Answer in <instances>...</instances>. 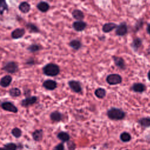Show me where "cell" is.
<instances>
[{
  "label": "cell",
  "instance_id": "obj_10",
  "mask_svg": "<svg viewBox=\"0 0 150 150\" xmlns=\"http://www.w3.org/2000/svg\"><path fill=\"white\" fill-rule=\"evenodd\" d=\"M25 28H17L11 32V36L13 39H19L22 38L25 35Z\"/></svg>",
  "mask_w": 150,
  "mask_h": 150
},
{
  "label": "cell",
  "instance_id": "obj_41",
  "mask_svg": "<svg viewBox=\"0 0 150 150\" xmlns=\"http://www.w3.org/2000/svg\"><path fill=\"white\" fill-rule=\"evenodd\" d=\"M125 150H130V149H125Z\"/></svg>",
  "mask_w": 150,
  "mask_h": 150
},
{
  "label": "cell",
  "instance_id": "obj_24",
  "mask_svg": "<svg viewBox=\"0 0 150 150\" xmlns=\"http://www.w3.org/2000/svg\"><path fill=\"white\" fill-rule=\"evenodd\" d=\"M138 123L143 128H146L150 127V117H142L138 120Z\"/></svg>",
  "mask_w": 150,
  "mask_h": 150
},
{
  "label": "cell",
  "instance_id": "obj_14",
  "mask_svg": "<svg viewBox=\"0 0 150 150\" xmlns=\"http://www.w3.org/2000/svg\"><path fill=\"white\" fill-rule=\"evenodd\" d=\"M36 8L40 12L45 13L50 9V5L46 1H40L37 4Z\"/></svg>",
  "mask_w": 150,
  "mask_h": 150
},
{
  "label": "cell",
  "instance_id": "obj_1",
  "mask_svg": "<svg viewBox=\"0 0 150 150\" xmlns=\"http://www.w3.org/2000/svg\"><path fill=\"white\" fill-rule=\"evenodd\" d=\"M43 73L49 77H55L57 76L60 71L59 66L53 63H49L46 64L42 68Z\"/></svg>",
  "mask_w": 150,
  "mask_h": 150
},
{
  "label": "cell",
  "instance_id": "obj_36",
  "mask_svg": "<svg viewBox=\"0 0 150 150\" xmlns=\"http://www.w3.org/2000/svg\"><path fill=\"white\" fill-rule=\"evenodd\" d=\"M23 95L25 97L31 96V90L30 88H24L23 89Z\"/></svg>",
  "mask_w": 150,
  "mask_h": 150
},
{
  "label": "cell",
  "instance_id": "obj_27",
  "mask_svg": "<svg viewBox=\"0 0 150 150\" xmlns=\"http://www.w3.org/2000/svg\"><path fill=\"white\" fill-rule=\"evenodd\" d=\"M8 93H9V96H11L12 97H18L22 94L21 89H19L18 87L11 88V89H9Z\"/></svg>",
  "mask_w": 150,
  "mask_h": 150
},
{
  "label": "cell",
  "instance_id": "obj_23",
  "mask_svg": "<svg viewBox=\"0 0 150 150\" xmlns=\"http://www.w3.org/2000/svg\"><path fill=\"white\" fill-rule=\"evenodd\" d=\"M57 138L63 143V142H68L69 141H70V137L67 132L64 131H60L57 134Z\"/></svg>",
  "mask_w": 150,
  "mask_h": 150
},
{
  "label": "cell",
  "instance_id": "obj_33",
  "mask_svg": "<svg viewBox=\"0 0 150 150\" xmlns=\"http://www.w3.org/2000/svg\"><path fill=\"white\" fill-rule=\"evenodd\" d=\"M67 146L68 150H75L76 148V144L71 141H69L68 142H67Z\"/></svg>",
  "mask_w": 150,
  "mask_h": 150
},
{
  "label": "cell",
  "instance_id": "obj_25",
  "mask_svg": "<svg viewBox=\"0 0 150 150\" xmlns=\"http://www.w3.org/2000/svg\"><path fill=\"white\" fill-rule=\"evenodd\" d=\"M26 49L30 53H35L40 51L42 49V46L39 44L37 43H32L28 46Z\"/></svg>",
  "mask_w": 150,
  "mask_h": 150
},
{
  "label": "cell",
  "instance_id": "obj_8",
  "mask_svg": "<svg viewBox=\"0 0 150 150\" xmlns=\"http://www.w3.org/2000/svg\"><path fill=\"white\" fill-rule=\"evenodd\" d=\"M68 85L70 89L74 93H79L82 91V87L79 81L71 80L68 81Z\"/></svg>",
  "mask_w": 150,
  "mask_h": 150
},
{
  "label": "cell",
  "instance_id": "obj_15",
  "mask_svg": "<svg viewBox=\"0 0 150 150\" xmlns=\"http://www.w3.org/2000/svg\"><path fill=\"white\" fill-rule=\"evenodd\" d=\"M30 8L31 6L30 4L26 1L21 2L18 6L19 10L23 13H28L29 12Z\"/></svg>",
  "mask_w": 150,
  "mask_h": 150
},
{
  "label": "cell",
  "instance_id": "obj_30",
  "mask_svg": "<svg viewBox=\"0 0 150 150\" xmlns=\"http://www.w3.org/2000/svg\"><path fill=\"white\" fill-rule=\"evenodd\" d=\"M120 139L123 142H128L131 139V135L129 132H122L120 135Z\"/></svg>",
  "mask_w": 150,
  "mask_h": 150
},
{
  "label": "cell",
  "instance_id": "obj_31",
  "mask_svg": "<svg viewBox=\"0 0 150 150\" xmlns=\"http://www.w3.org/2000/svg\"><path fill=\"white\" fill-rule=\"evenodd\" d=\"M11 134L15 138H19L21 137L22 134V131L19 128L15 127L11 130Z\"/></svg>",
  "mask_w": 150,
  "mask_h": 150
},
{
  "label": "cell",
  "instance_id": "obj_3",
  "mask_svg": "<svg viewBox=\"0 0 150 150\" xmlns=\"http://www.w3.org/2000/svg\"><path fill=\"white\" fill-rule=\"evenodd\" d=\"M2 70L9 74H14L19 71V66L14 61H9L3 66Z\"/></svg>",
  "mask_w": 150,
  "mask_h": 150
},
{
  "label": "cell",
  "instance_id": "obj_16",
  "mask_svg": "<svg viewBox=\"0 0 150 150\" xmlns=\"http://www.w3.org/2000/svg\"><path fill=\"white\" fill-rule=\"evenodd\" d=\"M131 89L136 93H143L146 90V86L142 83H135L132 84Z\"/></svg>",
  "mask_w": 150,
  "mask_h": 150
},
{
  "label": "cell",
  "instance_id": "obj_4",
  "mask_svg": "<svg viewBox=\"0 0 150 150\" xmlns=\"http://www.w3.org/2000/svg\"><path fill=\"white\" fill-rule=\"evenodd\" d=\"M122 77L118 74H110L106 77V81L110 85H117L122 82Z\"/></svg>",
  "mask_w": 150,
  "mask_h": 150
},
{
  "label": "cell",
  "instance_id": "obj_12",
  "mask_svg": "<svg viewBox=\"0 0 150 150\" xmlns=\"http://www.w3.org/2000/svg\"><path fill=\"white\" fill-rule=\"evenodd\" d=\"M112 59L114 62L115 64L118 68L123 70L126 69V65H125L124 60L122 57L116 56H113Z\"/></svg>",
  "mask_w": 150,
  "mask_h": 150
},
{
  "label": "cell",
  "instance_id": "obj_17",
  "mask_svg": "<svg viewBox=\"0 0 150 150\" xmlns=\"http://www.w3.org/2000/svg\"><path fill=\"white\" fill-rule=\"evenodd\" d=\"M50 118L53 122H60L63 119V114L59 111H54L50 114Z\"/></svg>",
  "mask_w": 150,
  "mask_h": 150
},
{
  "label": "cell",
  "instance_id": "obj_38",
  "mask_svg": "<svg viewBox=\"0 0 150 150\" xmlns=\"http://www.w3.org/2000/svg\"><path fill=\"white\" fill-rule=\"evenodd\" d=\"M146 31H147V33L150 35V23H148V24L147 25Z\"/></svg>",
  "mask_w": 150,
  "mask_h": 150
},
{
  "label": "cell",
  "instance_id": "obj_13",
  "mask_svg": "<svg viewBox=\"0 0 150 150\" xmlns=\"http://www.w3.org/2000/svg\"><path fill=\"white\" fill-rule=\"evenodd\" d=\"M12 81V77L11 75H5L0 79V86L6 88L9 86Z\"/></svg>",
  "mask_w": 150,
  "mask_h": 150
},
{
  "label": "cell",
  "instance_id": "obj_40",
  "mask_svg": "<svg viewBox=\"0 0 150 150\" xmlns=\"http://www.w3.org/2000/svg\"><path fill=\"white\" fill-rule=\"evenodd\" d=\"M0 150H6L4 147H0Z\"/></svg>",
  "mask_w": 150,
  "mask_h": 150
},
{
  "label": "cell",
  "instance_id": "obj_7",
  "mask_svg": "<svg viewBox=\"0 0 150 150\" xmlns=\"http://www.w3.org/2000/svg\"><path fill=\"white\" fill-rule=\"evenodd\" d=\"M128 32V26L125 22H121L119 25H117L115 29V35L119 36H122L125 35Z\"/></svg>",
  "mask_w": 150,
  "mask_h": 150
},
{
  "label": "cell",
  "instance_id": "obj_18",
  "mask_svg": "<svg viewBox=\"0 0 150 150\" xmlns=\"http://www.w3.org/2000/svg\"><path fill=\"white\" fill-rule=\"evenodd\" d=\"M43 131L42 129H36L32 134V136L33 140L36 142H40V141H42L43 138Z\"/></svg>",
  "mask_w": 150,
  "mask_h": 150
},
{
  "label": "cell",
  "instance_id": "obj_35",
  "mask_svg": "<svg viewBox=\"0 0 150 150\" xmlns=\"http://www.w3.org/2000/svg\"><path fill=\"white\" fill-rule=\"evenodd\" d=\"M54 150H65L64 145L63 142L59 143L54 147Z\"/></svg>",
  "mask_w": 150,
  "mask_h": 150
},
{
  "label": "cell",
  "instance_id": "obj_37",
  "mask_svg": "<svg viewBox=\"0 0 150 150\" xmlns=\"http://www.w3.org/2000/svg\"><path fill=\"white\" fill-rule=\"evenodd\" d=\"M142 23H143V22H142V21L141 20L139 21L138 22L136 23V25H135V29H137V30H139L142 27Z\"/></svg>",
  "mask_w": 150,
  "mask_h": 150
},
{
  "label": "cell",
  "instance_id": "obj_26",
  "mask_svg": "<svg viewBox=\"0 0 150 150\" xmlns=\"http://www.w3.org/2000/svg\"><path fill=\"white\" fill-rule=\"evenodd\" d=\"M69 46L75 50H79L82 44L81 42L78 39H73L69 42Z\"/></svg>",
  "mask_w": 150,
  "mask_h": 150
},
{
  "label": "cell",
  "instance_id": "obj_22",
  "mask_svg": "<svg viewBox=\"0 0 150 150\" xmlns=\"http://www.w3.org/2000/svg\"><path fill=\"white\" fill-rule=\"evenodd\" d=\"M72 16L77 21H83L84 18V13L80 9H74L71 12Z\"/></svg>",
  "mask_w": 150,
  "mask_h": 150
},
{
  "label": "cell",
  "instance_id": "obj_9",
  "mask_svg": "<svg viewBox=\"0 0 150 150\" xmlns=\"http://www.w3.org/2000/svg\"><path fill=\"white\" fill-rule=\"evenodd\" d=\"M42 86L46 90L52 91L57 87V83L56 81L52 79H47L42 83Z\"/></svg>",
  "mask_w": 150,
  "mask_h": 150
},
{
  "label": "cell",
  "instance_id": "obj_42",
  "mask_svg": "<svg viewBox=\"0 0 150 150\" xmlns=\"http://www.w3.org/2000/svg\"></svg>",
  "mask_w": 150,
  "mask_h": 150
},
{
  "label": "cell",
  "instance_id": "obj_2",
  "mask_svg": "<svg viewBox=\"0 0 150 150\" xmlns=\"http://www.w3.org/2000/svg\"><path fill=\"white\" fill-rule=\"evenodd\" d=\"M107 115L110 120L118 121L123 120L125 117L126 113L120 108L112 107L107 111Z\"/></svg>",
  "mask_w": 150,
  "mask_h": 150
},
{
  "label": "cell",
  "instance_id": "obj_28",
  "mask_svg": "<svg viewBox=\"0 0 150 150\" xmlns=\"http://www.w3.org/2000/svg\"><path fill=\"white\" fill-rule=\"evenodd\" d=\"M9 11V6L5 0H0V15H3L5 12Z\"/></svg>",
  "mask_w": 150,
  "mask_h": 150
},
{
  "label": "cell",
  "instance_id": "obj_29",
  "mask_svg": "<svg viewBox=\"0 0 150 150\" xmlns=\"http://www.w3.org/2000/svg\"><path fill=\"white\" fill-rule=\"evenodd\" d=\"M94 94L98 98H103L106 95V91L103 88H97L94 91Z\"/></svg>",
  "mask_w": 150,
  "mask_h": 150
},
{
  "label": "cell",
  "instance_id": "obj_34",
  "mask_svg": "<svg viewBox=\"0 0 150 150\" xmlns=\"http://www.w3.org/2000/svg\"><path fill=\"white\" fill-rule=\"evenodd\" d=\"M25 64L27 66H32L33 65H35L36 63V60L32 58V57H30L29 59H28L26 61H25Z\"/></svg>",
  "mask_w": 150,
  "mask_h": 150
},
{
  "label": "cell",
  "instance_id": "obj_11",
  "mask_svg": "<svg viewBox=\"0 0 150 150\" xmlns=\"http://www.w3.org/2000/svg\"><path fill=\"white\" fill-rule=\"evenodd\" d=\"M72 26L77 32H81L85 29L87 26V23L83 21H76L73 23Z\"/></svg>",
  "mask_w": 150,
  "mask_h": 150
},
{
  "label": "cell",
  "instance_id": "obj_19",
  "mask_svg": "<svg viewBox=\"0 0 150 150\" xmlns=\"http://www.w3.org/2000/svg\"><path fill=\"white\" fill-rule=\"evenodd\" d=\"M26 29L30 33H40V29L35 23L32 22H28L25 25Z\"/></svg>",
  "mask_w": 150,
  "mask_h": 150
},
{
  "label": "cell",
  "instance_id": "obj_20",
  "mask_svg": "<svg viewBox=\"0 0 150 150\" xmlns=\"http://www.w3.org/2000/svg\"><path fill=\"white\" fill-rule=\"evenodd\" d=\"M142 40L139 38H135L132 40V42L131 43V46L134 50L135 52H137L138 49L142 46Z\"/></svg>",
  "mask_w": 150,
  "mask_h": 150
},
{
  "label": "cell",
  "instance_id": "obj_5",
  "mask_svg": "<svg viewBox=\"0 0 150 150\" xmlns=\"http://www.w3.org/2000/svg\"><path fill=\"white\" fill-rule=\"evenodd\" d=\"M0 106L4 110L6 111L11 112L13 113H17L18 112V108L11 101H6L2 102Z\"/></svg>",
  "mask_w": 150,
  "mask_h": 150
},
{
  "label": "cell",
  "instance_id": "obj_6",
  "mask_svg": "<svg viewBox=\"0 0 150 150\" xmlns=\"http://www.w3.org/2000/svg\"><path fill=\"white\" fill-rule=\"evenodd\" d=\"M38 97L35 96H31L28 97H25L21 101V105L23 107H28L35 104L38 101Z\"/></svg>",
  "mask_w": 150,
  "mask_h": 150
},
{
  "label": "cell",
  "instance_id": "obj_21",
  "mask_svg": "<svg viewBox=\"0 0 150 150\" xmlns=\"http://www.w3.org/2000/svg\"><path fill=\"white\" fill-rule=\"evenodd\" d=\"M117 27V25L115 24V23L112 22H109V23H105L102 28V30L104 33H108L112 30L116 29Z\"/></svg>",
  "mask_w": 150,
  "mask_h": 150
},
{
  "label": "cell",
  "instance_id": "obj_32",
  "mask_svg": "<svg viewBox=\"0 0 150 150\" xmlns=\"http://www.w3.org/2000/svg\"><path fill=\"white\" fill-rule=\"evenodd\" d=\"M4 148L6 150H17L18 146L16 144L13 142H8L4 145Z\"/></svg>",
  "mask_w": 150,
  "mask_h": 150
},
{
  "label": "cell",
  "instance_id": "obj_39",
  "mask_svg": "<svg viewBox=\"0 0 150 150\" xmlns=\"http://www.w3.org/2000/svg\"><path fill=\"white\" fill-rule=\"evenodd\" d=\"M147 76H148V80L150 81V70H149V71L148 72Z\"/></svg>",
  "mask_w": 150,
  "mask_h": 150
}]
</instances>
